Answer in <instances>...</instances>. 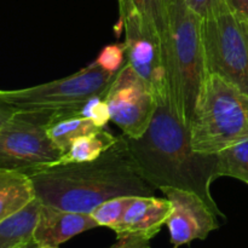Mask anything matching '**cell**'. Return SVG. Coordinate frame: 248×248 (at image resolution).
<instances>
[{
	"instance_id": "277c9868",
	"label": "cell",
	"mask_w": 248,
	"mask_h": 248,
	"mask_svg": "<svg viewBox=\"0 0 248 248\" xmlns=\"http://www.w3.org/2000/svg\"><path fill=\"white\" fill-rule=\"evenodd\" d=\"M189 131L191 147L201 154H219L248 140V96L218 75L207 74Z\"/></svg>"
},
{
	"instance_id": "7402d4cb",
	"label": "cell",
	"mask_w": 248,
	"mask_h": 248,
	"mask_svg": "<svg viewBox=\"0 0 248 248\" xmlns=\"http://www.w3.org/2000/svg\"><path fill=\"white\" fill-rule=\"evenodd\" d=\"M193 11H195L202 18L217 11L219 7L227 4L225 0H184Z\"/></svg>"
},
{
	"instance_id": "484cf974",
	"label": "cell",
	"mask_w": 248,
	"mask_h": 248,
	"mask_svg": "<svg viewBox=\"0 0 248 248\" xmlns=\"http://www.w3.org/2000/svg\"><path fill=\"white\" fill-rule=\"evenodd\" d=\"M38 246H39V245L36 244V242L34 241V240H31V241L27 242V244L21 245V246L17 247V248H38Z\"/></svg>"
},
{
	"instance_id": "e0dca14e",
	"label": "cell",
	"mask_w": 248,
	"mask_h": 248,
	"mask_svg": "<svg viewBox=\"0 0 248 248\" xmlns=\"http://www.w3.org/2000/svg\"><path fill=\"white\" fill-rule=\"evenodd\" d=\"M132 5L157 31L167 57L170 38V0H124Z\"/></svg>"
},
{
	"instance_id": "ac0fdd59",
	"label": "cell",
	"mask_w": 248,
	"mask_h": 248,
	"mask_svg": "<svg viewBox=\"0 0 248 248\" xmlns=\"http://www.w3.org/2000/svg\"><path fill=\"white\" fill-rule=\"evenodd\" d=\"M218 177H232L248 184V140L232 145L218 154Z\"/></svg>"
},
{
	"instance_id": "2e32d148",
	"label": "cell",
	"mask_w": 248,
	"mask_h": 248,
	"mask_svg": "<svg viewBox=\"0 0 248 248\" xmlns=\"http://www.w3.org/2000/svg\"><path fill=\"white\" fill-rule=\"evenodd\" d=\"M118 140V136L101 128L94 132L80 136L74 140L67 152L60 157L57 164H80L92 161L103 155Z\"/></svg>"
},
{
	"instance_id": "7a4b0ae2",
	"label": "cell",
	"mask_w": 248,
	"mask_h": 248,
	"mask_svg": "<svg viewBox=\"0 0 248 248\" xmlns=\"http://www.w3.org/2000/svg\"><path fill=\"white\" fill-rule=\"evenodd\" d=\"M125 138L136 170L150 186L160 190L171 186L193 191L224 217L211 193V184L218 178V154L193 149L189 127L179 121L171 103L157 107L142 137Z\"/></svg>"
},
{
	"instance_id": "cb8c5ba5",
	"label": "cell",
	"mask_w": 248,
	"mask_h": 248,
	"mask_svg": "<svg viewBox=\"0 0 248 248\" xmlns=\"http://www.w3.org/2000/svg\"><path fill=\"white\" fill-rule=\"evenodd\" d=\"M16 111L17 109L7 103L0 94V127H2L16 114Z\"/></svg>"
},
{
	"instance_id": "9a60e30c",
	"label": "cell",
	"mask_w": 248,
	"mask_h": 248,
	"mask_svg": "<svg viewBox=\"0 0 248 248\" xmlns=\"http://www.w3.org/2000/svg\"><path fill=\"white\" fill-rule=\"evenodd\" d=\"M40 201L34 199L19 212L0 222V248H17L33 240Z\"/></svg>"
},
{
	"instance_id": "6da1fadb",
	"label": "cell",
	"mask_w": 248,
	"mask_h": 248,
	"mask_svg": "<svg viewBox=\"0 0 248 248\" xmlns=\"http://www.w3.org/2000/svg\"><path fill=\"white\" fill-rule=\"evenodd\" d=\"M28 177L40 203L89 215L109 199L155 196L156 190L136 170L124 135L98 159L41 167Z\"/></svg>"
},
{
	"instance_id": "4316f807",
	"label": "cell",
	"mask_w": 248,
	"mask_h": 248,
	"mask_svg": "<svg viewBox=\"0 0 248 248\" xmlns=\"http://www.w3.org/2000/svg\"><path fill=\"white\" fill-rule=\"evenodd\" d=\"M38 248H58V247H50V246H38Z\"/></svg>"
},
{
	"instance_id": "5bb4252c",
	"label": "cell",
	"mask_w": 248,
	"mask_h": 248,
	"mask_svg": "<svg viewBox=\"0 0 248 248\" xmlns=\"http://www.w3.org/2000/svg\"><path fill=\"white\" fill-rule=\"evenodd\" d=\"M98 130L101 127L93 121L79 115V111L73 110H57L46 126L48 138L61 150L62 155L78 137Z\"/></svg>"
},
{
	"instance_id": "d4e9b609",
	"label": "cell",
	"mask_w": 248,
	"mask_h": 248,
	"mask_svg": "<svg viewBox=\"0 0 248 248\" xmlns=\"http://www.w3.org/2000/svg\"><path fill=\"white\" fill-rule=\"evenodd\" d=\"M225 2L232 11L248 19V0H225Z\"/></svg>"
},
{
	"instance_id": "8992f818",
	"label": "cell",
	"mask_w": 248,
	"mask_h": 248,
	"mask_svg": "<svg viewBox=\"0 0 248 248\" xmlns=\"http://www.w3.org/2000/svg\"><path fill=\"white\" fill-rule=\"evenodd\" d=\"M116 74L93 62L67 78L27 89L0 90V94L17 110L80 111L90 98L106 96Z\"/></svg>"
},
{
	"instance_id": "5b68a950",
	"label": "cell",
	"mask_w": 248,
	"mask_h": 248,
	"mask_svg": "<svg viewBox=\"0 0 248 248\" xmlns=\"http://www.w3.org/2000/svg\"><path fill=\"white\" fill-rule=\"evenodd\" d=\"M207 74H215L248 96V19L227 4L202 18Z\"/></svg>"
},
{
	"instance_id": "4fadbf2b",
	"label": "cell",
	"mask_w": 248,
	"mask_h": 248,
	"mask_svg": "<svg viewBox=\"0 0 248 248\" xmlns=\"http://www.w3.org/2000/svg\"><path fill=\"white\" fill-rule=\"evenodd\" d=\"M35 199L28 174L0 170V222L19 212Z\"/></svg>"
},
{
	"instance_id": "52a82bcc",
	"label": "cell",
	"mask_w": 248,
	"mask_h": 248,
	"mask_svg": "<svg viewBox=\"0 0 248 248\" xmlns=\"http://www.w3.org/2000/svg\"><path fill=\"white\" fill-rule=\"evenodd\" d=\"M57 110H17L0 127V170L28 174L55 165L62 153L46 132Z\"/></svg>"
},
{
	"instance_id": "603a6c76",
	"label": "cell",
	"mask_w": 248,
	"mask_h": 248,
	"mask_svg": "<svg viewBox=\"0 0 248 248\" xmlns=\"http://www.w3.org/2000/svg\"><path fill=\"white\" fill-rule=\"evenodd\" d=\"M150 240L138 236L119 237L118 241L109 248H150Z\"/></svg>"
},
{
	"instance_id": "7c38bea8",
	"label": "cell",
	"mask_w": 248,
	"mask_h": 248,
	"mask_svg": "<svg viewBox=\"0 0 248 248\" xmlns=\"http://www.w3.org/2000/svg\"><path fill=\"white\" fill-rule=\"evenodd\" d=\"M171 213V202L155 196H136L120 222L113 228L116 236H138L153 239Z\"/></svg>"
},
{
	"instance_id": "3957f363",
	"label": "cell",
	"mask_w": 248,
	"mask_h": 248,
	"mask_svg": "<svg viewBox=\"0 0 248 248\" xmlns=\"http://www.w3.org/2000/svg\"><path fill=\"white\" fill-rule=\"evenodd\" d=\"M170 102L181 123L190 126L206 75L202 17L184 0H170V38L167 46Z\"/></svg>"
},
{
	"instance_id": "ffe728a7",
	"label": "cell",
	"mask_w": 248,
	"mask_h": 248,
	"mask_svg": "<svg viewBox=\"0 0 248 248\" xmlns=\"http://www.w3.org/2000/svg\"><path fill=\"white\" fill-rule=\"evenodd\" d=\"M94 62L106 72L116 74L127 63L125 43L110 44V45L104 46Z\"/></svg>"
},
{
	"instance_id": "d6986e66",
	"label": "cell",
	"mask_w": 248,
	"mask_h": 248,
	"mask_svg": "<svg viewBox=\"0 0 248 248\" xmlns=\"http://www.w3.org/2000/svg\"><path fill=\"white\" fill-rule=\"evenodd\" d=\"M135 198L136 196H119V198L109 199L92 211V218L96 220L98 227H107L113 230V228L120 222Z\"/></svg>"
},
{
	"instance_id": "8fae6325",
	"label": "cell",
	"mask_w": 248,
	"mask_h": 248,
	"mask_svg": "<svg viewBox=\"0 0 248 248\" xmlns=\"http://www.w3.org/2000/svg\"><path fill=\"white\" fill-rule=\"evenodd\" d=\"M98 227L89 213L72 212L40 203L33 240L39 246L58 247L72 237Z\"/></svg>"
},
{
	"instance_id": "44dd1931",
	"label": "cell",
	"mask_w": 248,
	"mask_h": 248,
	"mask_svg": "<svg viewBox=\"0 0 248 248\" xmlns=\"http://www.w3.org/2000/svg\"><path fill=\"white\" fill-rule=\"evenodd\" d=\"M79 115L85 116L93 121L98 127L104 128L108 121H110L109 109L107 106L104 97H93L90 98L79 111Z\"/></svg>"
},
{
	"instance_id": "ba28073f",
	"label": "cell",
	"mask_w": 248,
	"mask_h": 248,
	"mask_svg": "<svg viewBox=\"0 0 248 248\" xmlns=\"http://www.w3.org/2000/svg\"><path fill=\"white\" fill-rule=\"evenodd\" d=\"M118 2L120 19L115 29L118 35L125 31L127 63L149 84L159 106L171 103L166 50L161 38L132 5L124 0Z\"/></svg>"
},
{
	"instance_id": "30bf717a",
	"label": "cell",
	"mask_w": 248,
	"mask_h": 248,
	"mask_svg": "<svg viewBox=\"0 0 248 248\" xmlns=\"http://www.w3.org/2000/svg\"><path fill=\"white\" fill-rule=\"evenodd\" d=\"M161 191L171 202L166 225L174 247L190 244L194 240H205L219 228V216L198 194L171 186H165Z\"/></svg>"
},
{
	"instance_id": "9c48e42d",
	"label": "cell",
	"mask_w": 248,
	"mask_h": 248,
	"mask_svg": "<svg viewBox=\"0 0 248 248\" xmlns=\"http://www.w3.org/2000/svg\"><path fill=\"white\" fill-rule=\"evenodd\" d=\"M113 121L128 138H140L159 107L152 87L128 63L118 72L104 96Z\"/></svg>"
}]
</instances>
